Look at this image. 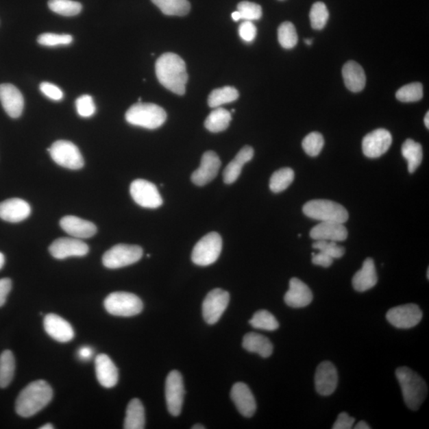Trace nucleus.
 <instances>
[{"mask_svg":"<svg viewBox=\"0 0 429 429\" xmlns=\"http://www.w3.org/2000/svg\"><path fill=\"white\" fill-rule=\"evenodd\" d=\"M156 76L162 86L173 93L183 96L188 82L186 64L177 54L166 53L156 64Z\"/></svg>","mask_w":429,"mask_h":429,"instance_id":"f257e3e1","label":"nucleus"},{"mask_svg":"<svg viewBox=\"0 0 429 429\" xmlns=\"http://www.w3.org/2000/svg\"><path fill=\"white\" fill-rule=\"evenodd\" d=\"M53 396V389L48 382L44 380L32 382L19 393L16 411L22 417H33L48 406Z\"/></svg>","mask_w":429,"mask_h":429,"instance_id":"f03ea898","label":"nucleus"},{"mask_svg":"<svg viewBox=\"0 0 429 429\" xmlns=\"http://www.w3.org/2000/svg\"><path fill=\"white\" fill-rule=\"evenodd\" d=\"M395 373L407 407L413 411L418 410L427 397L428 387L426 381L417 373L406 367L397 368Z\"/></svg>","mask_w":429,"mask_h":429,"instance_id":"7ed1b4c3","label":"nucleus"},{"mask_svg":"<svg viewBox=\"0 0 429 429\" xmlns=\"http://www.w3.org/2000/svg\"><path fill=\"white\" fill-rule=\"evenodd\" d=\"M126 121L133 126L157 129L166 122V111L157 104L138 102L127 110Z\"/></svg>","mask_w":429,"mask_h":429,"instance_id":"20e7f679","label":"nucleus"},{"mask_svg":"<svg viewBox=\"0 0 429 429\" xmlns=\"http://www.w3.org/2000/svg\"><path fill=\"white\" fill-rule=\"evenodd\" d=\"M303 212L306 217L321 222L347 221L349 214L341 204L328 199H313L304 204Z\"/></svg>","mask_w":429,"mask_h":429,"instance_id":"39448f33","label":"nucleus"},{"mask_svg":"<svg viewBox=\"0 0 429 429\" xmlns=\"http://www.w3.org/2000/svg\"><path fill=\"white\" fill-rule=\"evenodd\" d=\"M107 312L116 317H130L138 315L143 309L141 299L136 294L127 292H114L104 300Z\"/></svg>","mask_w":429,"mask_h":429,"instance_id":"423d86ee","label":"nucleus"},{"mask_svg":"<svg viewBox=\"0 0 429 429\" xmlns=\"http://www.w3.org/2000/svg\"><path fill=\"white\" fill-rule=\"evenodd\" d=\"M222 238L217 232L204 236L196 244L192 252V261L197 266H210L217 261L222 252Z\"/></svg>","mask_w":429,"mask_h":429,"instance_id":"0eeeda50","label":"nucleus"},{"mask_svg":"<svg viewBox=\"0 0 429 429\" xmlns=\"http://www.w3.org/2000/svg\"><path fill=\"white\" fill-rule=\"evenodd\" d=\"M143 256L141 247L118 244L104 253L102 261L103 266L108 269H119L136 263Z\"/></svg>","mask_w":429,"mask_h":429,"instance_id":"6e6552de","label":"nucleus"},{"mask_svg":"<svg viewBox=\"0 0 429 429\" xmlns=\"http://www.w3.org/2000/svg\"><path fill=\"white\" fill-rule=\"evenodd\" d=\"M47 151L53 160L59 166L73 171L81 169L84 167L82 154L76 145L71 142L66 140L55 142Z\"/></svg>","mask_w":429,"mask_h":429,"instance_id":"1a4fd4ad","label":"nucleus"},{"mask_svg":"<svg viewBox=\"0 0 429 429\" xmlns=\"http://www.w3.org/2000/svg\"><path fill=\"white\" fill-rule=\"evenodd\" d=\"M130 193L139 206L146 208H158L162 206L163 199L156 184L147 180L138 179L134 181Z\"/></svg>","mask_w":429,"mask_h":429,"instance_id":"9d476101","label":"nucleus"},{"mask_svg":"<svg viewBox=\"0 0 429 429\" xmlns=\"http://www.w3.org/2000/svg\"><path fill=\"white\" fill-rule=\"evenodd\" d=\"M229 301L230 295L223 289H214L209 292L204 298L202 306L204 321L208 324L217 323L225 312Z\"/></svg>","mask_w":429,"mask_h":429,"instance_id":"9b49d317","label":"nucleus"},{"mask_svg":"<svg viewBox=\"0 0 429 429\" xmlns=\"http://www.w3.org/2000/svg\"><path fill=\"white\" fill-rule=\"evenodd\" d=\"M423 312L415 304L394 307L387 313V319L393 326L400 329L412 328L421 322Z\"/></svg>","mask_w":429,"mask_h":429,"instance_id":"f8f14e48","label":"nucleus"},{"mask_svg":"<svg viewBox=\"0 0 429 429\" xmlns=\"http://www.w3.org/2000/svg\"><path fill=\"white\" fill-rule=\"evenodd\" d=\"M184 395L183 378L177 371L169 373L166 382V399L169 413L177 417L182 413Z\"/></svg>","mask_w":429,"mask_h":429,"instance_id":"ddd939ff","label":"nucleus"},{"mask_svg":"<svg viewBox=\"0 0 429 429\" xmlns=\"http://www.w3.org/2000/svg\"><path fill=\"white\" fill-rule=\"evenodd\" d=\"M393 138L390 132L386 129H377L367 134L363 139L362 148L364 156L377 158L388 151Z\"/></svg>","mask_w":429,"mask_h":429,"instance_id":"4468645a","label":"nucleus"},{"mask_svg":"<svg viewBox=\"0 0 429 429\" xmlns=\"http://www.w3.org/2000/svg\"><path fill=\"white\" fill-rule=\"evenodd\" d=\"M51 256L57 259L86 256L89 252L87 244L76 238H60L49 247Z\"/></svg>","mask_w":429,"mask_h":429,"instance_id":"2eb2a0df","label":"nucleus"},{"mask_svg":"<svg viewBox=\"0 0 429 429\" xmlns=\"http://www.w3.org/2000/svg\"><path fill=\"white\" fill-rule=\"evenodd\" d=\"M221 167V159L216 153L212 151L204 153L201 166L192 174L193 183L197 186H204L210 183L217 176Z\"/></svg>","mask_w":429,"mask_h":429,"instance_id":"dca6fc26","label":"nucleus"},{"mask_svg":"<svg viewBox=\"0 0 429 429\" xmlns=\"http://www.w3.org/2000/svg\"><path fill=\"white\" fill-rule=\"evenodd\" d=\"M338 385V373L334 364L329 361L322 362L317 367L315 375L317 392L321 396L331 395Z\"/></svg>","mask_w":429,"mask_h":429,"instance_id":"f3484780","label":"nucleus"},{"mask_svg":"<svg viewBox=\"0 0 429 429\" xmlns=\"http://www.w3.org/2000/svg\"><path fill=\"white\" fill-rule=\"evenodd\" d=\"M0 102L10 117H21L24 108V99L21 92L13 84H0Z\"/></svg>","mask_w":429,"mask_h":429,"instance_id":"a211bd4d","label":"nucleus"},{"mask_svg":"<svg viewBox=\"0 0 429 429\" xmlns=\"http://www.w3.org/2000/svg\"><path fill=\"white\" fill-rule=\"evenodd\" d=\"M43 323L48 335L59 343L71 342L74 338L71 324L56 314H48L45 317Z\"/></svg>","mask_w":429,"mask_h":429,"instance_id":"6ab92c4d","label":"nucleus"},{"mask_svg":"<svg viewBox=\"0 0 429 429\" xmlns=\"http://www.w3.org/2000/svg\"><path fill=\"white\" fill-rule=\"evenodd\" d=\"M231 397L237 410L243 417H252L256 412L257 405L250 388L243 382L234 384Z\"/></svg>","mask_w":429,"mask_h":429,"instance_id":"aec40b11","label":"nucleus"},{"mask_svg":"<svg viewBox=\"0 0 429 429\" xmlns=\"http://www.w3.org/2000/svg\"><path fill=\"white\" fill-rule=\"evenodd\" d=\"M312 292L300 279L293 278L289 281V289L284 300L288 306L294 308H304L312 302Z\"/></svg>","mask_w":429,"mask_h":429,"instance_id":"412c9836","label":"nucleus"},{"mask_svg":"<svg viewBox=\"0 0 429 429\" xmlns=\"http://www.w3.org/2000/svg\"><path fill=\"white\" fill-rule=\"evenodd\" d=\"M31 212V206L22 199H8L0 203V219L4 221L22 222L29 217Z\"/></svg>","mask_w":429,"mask_h":429,"instance_id":"4be33fe9","label":"nucleus"},{"mask_svg":"<svg viewBox=\"0 0 429 429\" xmlns=\"http://www.w3.org/2000/svg\"><path fill=\"white\" fill-rule=\"evenodd\" d=\"M348 232L343 223L336 222H321L310 232L314 241L343 242L346 241Z\"/></svg>","mask_w":429,"mask_h":429,"instance_id":"5701e85b","label":"nucleus"},{"mask_svg":"<svg viewBox=\"0 0 429 429\" xmlns=\"http://www.w3.org/2000/svg\"><path fill=\"white\" fill-rule=\"evenodd\" d=\"M64 232L76 238H91L97 232V228L92 222L74 216H66L60 221Z\"/></svg>","mask_w":429,"mask_h":429,"instance_id":"b1692460","label":"nucleus"},{"mask_svg":"<svg viewBox=\"0 0 429 429\" xmlns=\"http://www.w3.org/2000/svg\"><path fill=\"white\" fill-rule=\"evenodd\" d=\"M97 380L106 388L117 386L119 381L118 368L106 354H101L95 360Z\"/></svg>","mask_w":429,"mask_h":429,"instance_id":"393cba45","label":"nucleus"},{"mask_svg":"<svg viewBox=\"0 0 429 429\" xmlns=\"http://www.w3.org/2000/svg\"><path fill=\"white\" fill-rule=\"evenodd\" d=\"M378 275L375 262L371 258H367L363 262V267L352 278V286L358 292H366L376 286Z\"/></svg>","mask_w":429,"mask_h":429,"instance_id":"a878e982","label":"nucleus"},{"mask_svg":"<svg viewBox=\"0 0 429 429\" xmlns=\"http://www.w3.org/2000/svg\"><path fill=\"white\" fill-rule=\"evenodd\" d=\"M344 84L352 93H359L366 86L367 77L360 64L349 61L344 64L342 71Z\"/></svg>","mask_w":429,"mask_h":429,"instance_id":"bb28decb","label":"nucleus"},{"mask_svg":"<svg viewBox=\"0 0 429 429\" xmlns=\"http://www.w3.org/2000/svg\"><path fill=\"white\" fill-rule=\"evenodd\" d=\"M254 154V149L252 147L245 146L243 147L224 169L223 173L224 183L231 184L236 182L238 177L241 176L244 164L252 160Z\"/></svg>","mask_w":429,"mask_h":429,"instance_id":"cd10ccee","label":"nucleus"},{"mask_svg":"<svg viewBox=\"0 0 429 429\" xmlns=\"http://www.w3.org/2000/svg\"><path fill=\"white\" fill-rule=\"evenodd\" d=\"M243 347L247 352L257 353L262 358L271 356L273 351L271 341L267 337L256 332H250L244 336Z\"/></svg>","mask_w":429,"mask_h":429,"instance_id":"c85d7f7f","label":"nucleus"},{"mask_svg":"<svg viewBox=\"0 0 429 429\" xmlns=\"http://www.w3.org/2000/svg\"><path fill=\"white\" fill-rule=\"evenodd\" d=\"M145 410L143 403L138 398L132 399L129 402L125 421H124V428L125 429H143L145 428Z\"/></svg>","mask_w":429,"mask_h":429,"instance_id":"c756f323","label":"nucleus"},{"mask_svg":"<svg viewBox=\"0 0 429 429\" xmlns=\"http://www.w3.org/2000/svg\"><path fill=\"white\" fill-rule=\"evenodd\" d=\"M402 156L408 162V172L413 173L421 166L423 159L422 147L411 138H408L402 147Z\"/></svg>","mask_w":429,"mask_h":429,"instance_id":"7c9ffc66","label":"nucleus"},{"mask_svg":"<svg viewBox=\"0 0 429 429\" xmlns=\"http://www.w3.org/2000/svg\"><path fill=\"white\" fill-rule=\"evenodd\" d=\"M232 121V114L221 107L214 108L204 122V127L212 133L225 131Z\"/></svg>","mask_w":429,"mask_h":429,"instance_id":"2f4dec72","label":"nucleus"},{"mask_svg":"<svg viewBox=\"0 0 429 429\" xmlns=\"http://www.w3.org/2000/svg\"><path fill=\"white\" fill-rule=\"evenodd\" d=\"M160 11L169 16H184L191 12L188 0H151Z\"/></svg>","mask_w":429,"mask_h":429,"instance_id":"473e14b6","label":"nucleus"},{"mask_svg":"<svg viewBox=\"0 0 429 429\" xmlns=\"http://www.w3.org/2000/svg\"><path fill=\"white\" fill-rule=\"evenodd\" d=\"M16 371V359L10 350L0 355V388H6L13 380Z\"/></svg>","mask_w":429,"mask_h":429,"instance_id":"72a5a7b5","label":"nucleus"},{"mask_svg":"<svg viewBox=\"0 0 429 429\" xmlns=\"http://www.w3.org/2000/svg\"><path fill=\"white\" fill-rule=\"evenodd\" d=\"M239 97V93L236 88L231 86H225L221 88H217L209 95L208 103L209 107L217 108L223 104L236 101Z\"/></svg>","mask_w":429,"mask_h":429,"instance_id":"f704fd0d","label":"nucleus"},{"mask_svg":"<svg viewBox=\"0 0 429 429\" xmlns=\"http://www.w3.org/2000/svg\"><path fill=\"white\" fill-rule=\"evenodd\" d=\"M262 10L260 5L256 3L243 1L238 4L237 11L232 14L234 21L244 19L245 21H254L262 18Z\"/></svg>","mask_w":429,"mask_h":429,"instance_id":"c9c22d12","label":"nucleus"},{"mask_svg":"<svg viewBox=\"0 0 429 429\" xmlns=\"http://www.w3.org/2000/svg\"><path fill=\"white\" fill-rule=\"evenodd\" d=\"M294 180V172L291 168H282L273 173L269 180V188L273 193L285 191Z\"/></svg>","mask_w":429,"mask_h":429,"instance_id":"e433bc0d","label":"nucleus"},{"mask_svg":"<svg viewBox=\"0 0 429 429\" xmlns=\"http://www.w3.org/2000/svg\"><path fill=\"white\" fill-rule=\"evenodd\" d=\"M48 6L54 13L67 17L77 16L82 11V5L73 0H49Z\"/></svg>","mask_w":429,"mask_h":429,"instance_id":"4c0bfd02","label":"nucleus"},{"mask_svg":"<svg viewBox=\"0 0 429 429\" xmlns=\"http://www.w3.org/2000/svg\"><path fill=\"white\" fill-rule=\"evenodd\" d=\"M249 323L254 328L269 332L275 331L279 328L275 317L267 310H259L254 313Z\"/></svg>","mask_w":429,"mask_h":429,"instance_id":"58836bf2","label":"nucleus"},{"mask_svg":"<svg viewBox=\"0 0 429 429\" xmlns=\"http://www.w3.org/2000/svg\"><path fill=\"white\" fill-rule=\"evenodd\" d=\"M278 42L284 49H293L298 42L297 32L294 25L291 22H284L278 27Z\"/></svg>","mask_w":429,"mask_h":429,"instance_id":"ea45409f","label":"nucleus"},{"mask_svg":"<svg viewBox=\"0 0 429 429\" xmlns=\"http://www.w3.org/2000/svg\"><path fill=\"white\" fill-rule=\"evenodd\" d=\"M423 86L421 83L415 82L406 84L396 93V98L399 101L404 103L417 102L423 98Z\"/></svg>","mask_w":429,"mask_h":429,"instance_id":"a19ab883","label":"nucleus"},{"mask_svg":"<svg viewBox=\"0 0 429 429\" xmlns=\"http://www.w3.org/2000/svg\"><path fill=\"white\" fill-rule=\"evenodd\" d=\"M311 26L315 29H322L326 26L329 19V12L326 4L322 2L314 3L309 13Z\"/></svg>","mask_w":429,"mask_h":429,"instance_id":"79ce46f5","label":"nucleus"},{"mask_svg":"<svg viewBox=\"0 0 429 429\" xmlns=\"http://www.w3.org/2000/svg\"><path fill=\"white\" fill-rule=\"evenodd\" d=\"M323 146L324 139L321 133L312 132L303 139L302 147L308 156H318Z\"/></svg>","mask_w":429,"mask_h":429,"instance_id":"37998d69","label":"nucleus"},{"mask_svg":"<svg viewBox=\"0 0 429 429\" xmlns=\"http://www.w3.org/2000/svg\"><path fill=\"white\" fill-rule=\"evenodd\" d=\"M71 34H42L38 38V42L44 47L67 46L73 42Z\"/></svg>","mask_w":429,"mask_h":429,"instance_id":"c03bdc74","label":"nucleus"},{"mask_svg":"<svg viewBox=\"0 0 429 429\" xmlns=\"http://www.w3.org/2000/svg\"><path fill=\"white\" fill-rule=\"evenodd\" d=\"M312 247L328 254L333 259L341 258L345 254V249L342 246L338 245L336 242L326 241H316L312 244Z\"/></svg>","mask_w":429,"mask_h":429,"instance_id":"a18cd8bd","label":"nucleus"},{"mask_svg":"<svg viewBox=\"0 0 429 429\" xmlns=\"http://www.w3.org/2000/svg\"><path fill=\"white\" fill-rule=\"evenodd\" d=\"M76 108L79 116L83 118L92 117L97 110L93 99L89 95H83L77 99Z\"/></svg>","mask_w":429,"mask_h":429,"instance_id":"49530a36","label":"nucleus"},{"mask_svg":"<svg viewBox=\"0 0 429 429\" xmlns=\"http://www.w3.org/2000/svg\"><path fill=\"white\" fill-rule=\"evenodd\" d=\"M239 36L246 42H252L257 36V28L252 21H244L238 27Z\"/></svg>","mask_w":429,"mask_h":429,"instance_id":"de8ad7c7","label":"nucleus"},{"mask_svg":"<svg viewBox=\"0 0 429 429\" xmlns=\"http://www.w3.org/2000/svg\"><path fill=\"white\" fill-rule=\"evenodd\" d=\"M40 90L47 97L53 99L54 101H62L64 97V93L61 88H59L55 84L43 82L40 84Z\"/></svg>","mask_w":429,"mask_h":429,"instance_id":"09e8293b","label":"nucleus"},{"mask_svg":"<svg viewBox=\"0 0 429 429\" xmlns=\"http://www.w3.org/2000/svg\"><path fill=\"white\" fill-rule=\"evenodd\" d=\"M356 419L348 415L347 413H341L338 416L335 424H334L333 429H351L352 428L354 424H355Z\"/></svg>","mask_w":429,"mask_h":429,"instance_id":"8fccbe9b","label":"nucleus"},{"mask_svg":"<svg viewBox=\"0 0 429 429\" xmlns=\"http://www.w3.org/2000/svg\"><path fill=\"white\" fill-rule=\"evenodd\" d=\"M12 288V282L10 278L0 279V307L4 306L6 303L8 296L11 292Z\"/></svg>","mask_w":429,"mask_h":429,"instance_id":"3c124183","label":"nucleus"},{"mask_svg":"<svg viewBox=\"0 0 429 429\" xmlns=\"http://www.w3.org/2000/svg\"><path fill=\"white\" fill-rule=\"evenodd\" d=\"M312 262L314 265L320 266L324 268L331 267L333 262V258L328 256L327 254L319 252L317 254L312 253Z\"/></svg>","mask_w":429,"mask_h":429,"instance_id":"603ef678","label":"nucleus"},{"mask_svg":"<svg viewBox=\"0 0 429 429\" xmlns=\"http://www.w3.org/2000/svg\"><path fill=\"white\" fill-rule=\"evenodd\" d=\"M78 356L83 361H88L93 356V350L91 347L84 346L79 349Z\"/></svg>","mask_w":429,"mask_h":429,"instance_id":"864d4df0","label":"nucleus"},{"mask_svg":"<svg viewBox=\"0 0 429 429\" xmlns=\"http://www.w3.org/2000/svg\"><path fill=\"white\" fill-rule=\"evenodd\" d=\"M356 429H371V428L366 421H359L357 425L355 426Z\"/></svg>","mask_w":429,"mask_h":429,"instance_id":"5fc2aeb1","label":"nucleus"},{"mask_svg":"<svg viewBox=\"0 0 429 429\" xmlns=\"http://www.w3.org/2000/svg\"><path fill=\"white\" fill-rule=\"evenodd\" d=\"M4 263H5V257L3 256V254L0 252V269H1L3 267Z\"/></svg>","mask_w":429,"mask_h":429,"instance_id":"6e6d98bb","label":"nucleus"},{"mask_svg":"<svg viewBox=\"0 0 429 429\" xmlns=\"http://www.w3.org/2000/svg\"><path fill=\"white\" fill-rule=\"evenodd\" d=\"M424 121H425L426 127L428 129L429 128V112H428L426 113V117H425V119H424Z\"/></svg>","mask_w":429,"mask_h":429,"instance_id":"4d7b16f0","label":"nucleus"},{"mask_svg":"<svg viewBox=\"0 0 429 429\" xmlns=\"http://www.w3.org/2000/svg\"><path fill=\"white\" fill-rule=\"evenodd\" d=\"M40 429H53L54 428L53 426L51 424H46V425L42 426L39 428Z\"/></svg>","mask_w":429,"mask_h":429,"instance_id":"13d9d810","label":"nucleus"},{"mask_svg":"<svg viewBox=\"0 0 429 429\" xmlns=\"http://www.w3.org/2000/svg\"><path fill=\"white\" fill-rule=\"evenodd\" d=\"M304 42H306V44L308 45V46H311V45L312 44V40L308 38V39L304 40Z\"/></svg>","mask_w":429,"mask_h":429,"instance_id":"bf43d9fd","label":"nucleus"},{"mask_svg":"<svg viewBox=\"0 0 429 429\" xmlns=\"http://www.w3.org/2000/svg\"><path fill=\"white\" fill-rule=\"evenodd\" d=\"M192 428L193 429H204L206 428V427H204L202 425H196V426H194Z\"/></svg>","mask_w":429,"mask_h":429,"instance_id":"052dcab7","label":"nucleus"},{"mask_svg":"<svg viewBox=\"0 0 429 429\" xmlns=\"http://www.w3.org/2000/svg\"><path fill=\"white\" fill-rule=\"evenodd\" d=\"M428 273H429V269H428V271H427V278H428V279L429 278V274Z\"/></svg>","mask_w":429,"mask_h":429,"instance_id":"680f3d73","label":"nucleus"}]
</instances>
